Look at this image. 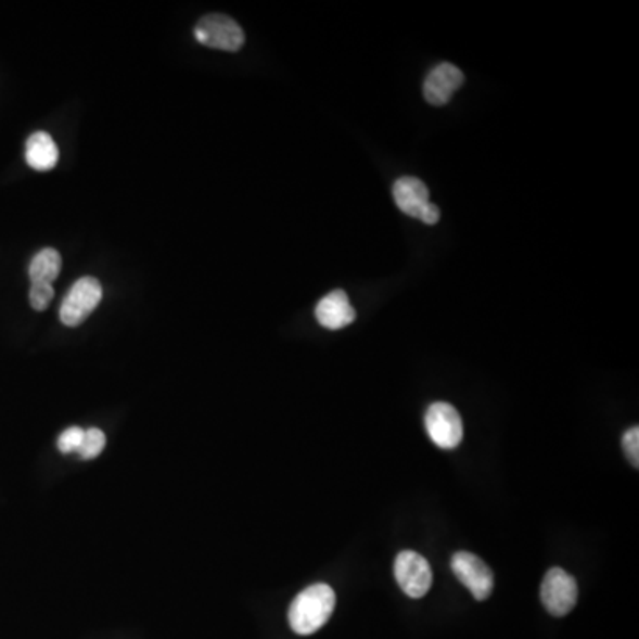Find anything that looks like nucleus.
<instances>
[{
	"label": "nucleus",
	"mask_w": 639,
	"mask_h": 639,
	"mask_svg": "<svg viewBox=\"0 0 639 639\" xmlns=\"http://www.w3.org/2000/svg\"><path fill=\"white\" fill-rule=\"evenodd\" d=\"M102 297V284L98 283V279L89 278V276L78 279L61 304L59 309L61 322L66 328H77L97 309Z\"/></svg>",
	"instance_id": "3"
},
{
	"label": "nucleus",
	"mask_w": 639,
	"mask_h": 639,
	"mask_svg": "<svg viewBox=\"0 0 639 639\" xmlns=\"http://www.w3.org/2000/svg\"><path fill=\"white\" fill-rule=\"evenodd\" d=\"M84 432H86V430L80 429V426H72V429L64 430L63 434L59 435V451L64 455L78 451V448L82 445Z\"/></svg>",
	"instance_id": "15"
},
{
	"label": "nucleus",
	"mask_w": 639,
	"mask_h": 639,
	"mask_svg": "<svg viewBox=\"0 0 639 639\" xmlns=\"http://www.w3.org/2000/svg\"><path fill=\"white\" fill-rule=\"evenodd\" d=\"M105 443H107V439H105V434H103L102 430H86L84 432L82 445L78 448L77 453L84 460L97 459L98 455L102 453L103 448H105Z\"/></svg>",
	"instance_id": "13"
},
{
	"label": "nucleus",
	"mask_w": 639,
	"mask_h": 639,
	"mask_svg": "<svg viewBox=\"0 0 639 639\" xmlns=\"http://www.w3.org/2000/svg\"><path fill=\"white\" fill-rule=\"evenodd\" d=\"M396 583L410 599H421L429 593L434 583L432 568L425 557L420 552L401 551L395 562Z\"/></svg>",
	"instance_id": "6"
},
{
	"label": "nucleus",
	"mask_w": 639,
	"mask_h": 639,
	"mask_svg": "<svg viewBox=\"0 0 639 639\" xmlns=\"http://www.w3.org/2000/svg\"><path fill=\"white\" fill-rule=\"evenodd\" d=\"M54 298V286L47 283L30 284L29 303L36 311H44Z\"/></svg>",
	"instance_id": "14"
},
{
	"label": "nucleus",
	"mask_w": 639,
	"mask_h": 639,
	"mask_svg": "<svg viewBox=\"0 0 639 639\" xmlns=\"http://www.w3.org/2000/svg\"><path fill=\"white\" fill-rule=\"evenodd\" d=\"M622 446H624L625 455H627V459L630 460V464L635 465L636 469L639 468V429L638 426H632V429L627 430L624 435V439H622Z\"/></svg>",
	"instance_id": "16"
},
{
	"label": "nucleus",
	"mask_w": 639,
	"mask_h": 639,
	"mask_svg": "<svg viewBox=\"0 0 639 639\" xmlns=\"http://www.w3.org/2000/svg\"><path fill=\"white\" fill-rule=\"evenodd\" d=\"M63 269V259L61 254L54 247H44L39 251L35 258L30 259L29 279L33 283H54Z\"/></svg>",
	"instance_id": "12"
},
{
	"label": "nucleus",
	"mask_w": 639,
	"mask_h": 639,
	"mask_svg": "<svg viewBox=\"0 0 639 639\" xmlns=\"http://www.w3.org/2000/svg\"><path fill=\"white\" fill-rule=\"evenodd\" d=\"M25 161L36 171H50L57 166L59 150L54 139L47 132H36L25 144Z\"/></svg>",
	"instance_id": "11"
},
{
	"label": "nucleus",
	"mask_w": 639,
	"mask_h": 639,
	"mask_svg": "<svg viewBox=\"0 0 639 639\" xmlns=\"http://www.w3.org/2000/svg\"><path fill=\"white\" fill-rule=\"evenodd\" d=\"M315 315H317L318 323L322 328L331 329V331L347 328L356 320V309L352 308L347 293L343 292V290H334V292L328 293L317 304Z\"/></svg>",
	"instance_id": "10"
},
{
	"label": "nucleus",
	"mask_w": 639,
	"mask_h": 639,
	"mask_svg": "<svg viewBox=\"0 0 639 639\" xmlns=\"http://www.w3.org/2000/svg\"><path fill=\"white\" fill-rule=\"evenodd\" d=\"M336 608V593L325 583L309 586L301 591L289 610V622L298 636L315 635L328 624Z\"/></svg>",
	"instance_id": "1"
},
{
	"label": "nucleus",
	"mask_w": 639,
	"mask_h": 639,
	"mask_svg": "<svg viewBox=\"0 0 639 639\" xmlns=\"http://www.w3.org/2000/svg\"><path fill=\"white\" fill-rule=\"evenodd\" d=\"M455 577L473 593L476 601H487L494 590V574L487 563L473 552L460 551L451 558Z\"/></svg>",
	"instance_id": "7"
},
{
	"label": "nucleus",
	"mask_w": 639,
	"mask_h": 639,
	"mask_svg": "<svg viewBox=\"0 0 639 639\" xmlns=\"http://www.w3.org/2000/svg\"><path fill=\"white\" fill-rule=\"evenodd\" d=\"M194 36L210 49L237 52L245 43V35L233 18L226 15H206L195 24Z\"/></svg>",
	"instance_id": "5"
},
{
	"label": "nucleus",
	"mask_w": 639,
	"mask_h": 639,
	"mask_svg": "<svg viewBox=\"0 0 639 639\" xmlns=\"http://www.w3.org/2000/svg\"><path fill=\"white\" fill-rule=\"evenodd\" d=\"M462 84H464V74L455 64L440 63L430 72L423 84L426 102L435 107H443L462 88Z\"/></svg>",
	"instance_id": "9"
},
{
	"label": "nucleus",
	"mask_w": 639,
	"mask_h": 639,
	"mask_svg": "<svg viewBox=\"0 0 639 639\" xmlns=\"http://www.w3.org/2000/svg\"><path fill=\"white\" fill-rule=\"evenodd\" d=\"M393 197H395L396 206L409 217H414L430 226L439 222V206L430 203L429 189L420 178L404 176L400 180H396Z\"/></svg>",
	"instance_id": "2"
},
{
	"label": "nucleus",
	"mask_w": 639,
	"mask_h": 639,
	"mask_svg": "<svg viewBox=\"0 0 639 639\" xmlns=\"http://www.w3.org/2000/svg\"><path fill=\"white\" fill-rule=\"evenodd\" d=\"M542 604L552 616H565L577 604V583L563 568H551L544 577L540 588Z\"/></svg>",
	"instance_id": "8"
},
{
	"label": "nucleus",
	"mask_w": 639,
	"mask_h": 639,
	"mask_svg": "<svg viewBox=\"0 0 639 639\" xmlns=\"http://www.w3.org/2000/svg\"><path fill=\"white\" fill-rule=\"evenodd\" d=\"M425 426L429 437L440 449H455L464 439V423L453 406L437 401L426 410Z\"/></svg>",
	"instance_id": "4"
}]
</instances>
